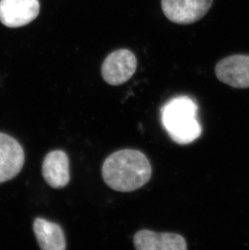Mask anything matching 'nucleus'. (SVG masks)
Listing matches in <instances>:
<instances>
[{"label":"nucleus","instance_id":"obj_5","mask_svg":"<svg viewBox=\"0 0 249 250\" xmlns=\"http://www.w3.org/2000/svg\"><path fill=\"white\" fill-rule=\"evenodd\" d=\"M25 161L24 149L17 139L0 132V184L19 174Z\"/></svg>","mask_w":249,"mask_h":250},{"label":"nucleus","instance_id":"obj_9","mask_svg":"<svg viewBox=\"0 0 249 250\" xmlns=\"http://www.w3.org/2000/svg\"><path fill=\"white\" fill-rule=\"evenodd\" d=\"M42 170L45 182L54 189L66 187L71 179L68 156L61 150L50 151L45 156Z\"/></svg>","mask_w":249,"mask_h":250},{"label":"nucleus","instance_id":"obj_10","mask_svg":"<svg viewBox=\"0 0 249 250\" xmlns=\"http://www.w3.org/2000/svg\"><path fill=\"white\" fill-rule=\"evenodd\" d=\"M33 231L42 250H66L65 234L59 224L42 218H37L33 222Z\"/></svg>","mask_w":249,"mask_h":250},{"label":"nucleus","instance_id":"obj_2","mask_svg":"<svg viewBox=\"0 0 249 250\" xmlns=\"http://www.w3.org/2000/svg\"><path fill=\"white\" fill-rule=\"evenodd\" d=\"M161 118L164 127L176 144H191L202 135L198 105L187 96L170 100L161 109Z\"/></svg>","mask_w":249,"mask_h":250},{"label":"nucleus","instance_id":"obj_7","mask_svg":"<svg viewBox=\"0 0 249 250\" xmlns=\"http://www.w3.org/2000/svg\"><path fill=\"white\" fill-rule=\"evenodd\" d=\"M40 12L38 0H1L0 21L5 26L18 28L29 24Z\"/></svg>","mask_w":249,"mask_h":250},{"label":"nucleus","instance_id":"obj_8","mask_svg":"<svg viewBox=\"0 0 249 250\" xmlns=\"http://www.w3.org/2000/svg\"><path fill=\"white\" fill-rule=\"evenodd\" d=\"M134 245L138 250H186L187 242L176 233H158L150 230H140L134 236Z\"/></svg>","mask_w":249,"mask_h":250},{"label":"nucleus","instance_id":"obj_6","mask_svg":"<svg viewBox=\"0 0 249 250\" xmlns=\"http://www.w3.org/2000/svg\"><path fill=\"white\" fill-rule=\"evenodd\" d=\"M214 71L222 83L235 88L249 87V55L226 57L217 63Z\"/></svg>","mask_w":249,"mask_h":250},{"label":"nucleus","instance_id":"obj_1","mask_svg":"<svg viewBox=\"0 0 249 250\" xmlns=\"http://www.w3.org/2000/svg\"><path fill=\"white\" fill-rule=\"evenodd\" d=\"M151 166L141 151L123 149L111 154L102 167V176L111 189L131 192L144 187L150 181Z\"/></svg>","mask_w":249,"mask_h":250},{"label":"nucleus","instance_id":"obj_3","mask_svg":"<svg viewBox=\"0 0 249 250\" xmlns=\"http://www.w3.org/2000/svg\"><path fill=\"white\" fill-rule=\"evenodd\" d=\"M134 53L126 49L116 50L106 58L101 66L102 77L108 84H123L134 76L137 69Z\"/></svg>","mask_w":249,"mask_h":250},{"label":"nucleus","instance_id":"obj_4","mask_svg":"<svg viewBox=\"0 0 249 250\" xmlns=\"http://www.w3.org/2000/svg\"><path fill=\"white\" fill-rule=\"evenodd\" d=\"M214 0H162L163 12L167 19L179 24H190L202 19Z\"/></svg>","mask_w":249,"mask_h":250}]
</instances>
